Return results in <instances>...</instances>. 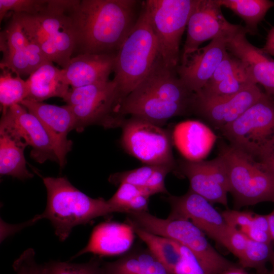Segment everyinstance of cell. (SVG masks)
<instances>
[{
    "label": "cell",
    "instance_id": "27",
    "mask_svg": "<svg viewBox=\"0 0 274 274\" xmlns=\"http://www.w3.org/2000/svg\"><path fill=\"white\" fill-rule=\"evenodd\" d=\"M29 93L26 99L43 102L50 97L64 98L68 92L69 85L65 81L61 69L48 61L32 73L26 80Z\"/></svg>",
    "mask_w": 274,
    "mask_h": 274
},
{
    "label": "cell",
    "instance_id": "8",
    "mask_svg": "<svg viewBox=\"0 0 274 274\" xmlns=\"http://www.w3.org/2000/svg\"><path fill=\"white\" fill-rule=\"evenodd\" d=\"M197 0H147L144 6L156 37L160 57L165 65L176 69L180 45Z\"/></svg>",
    "mask_w": 274,
    "mask_h": 274
},
{
    "label": "cell",
    "instance_id": "17",
    "mask_svg": "<svg viewBox=\"0 0 274 274\" xmlns=\"http://www.w3.org/2000/svg\"><path fill=\"white\" fill-rule=\"evenodd\" d=\"M20 105L37 117L47 129L56 148L58 163L63 167L66 154L72 146L67 134L75 128L76 120L71 107L68 105L58 106L28 99L22 100Z\"/></svg>",
    "mask_w": 274,
    "mask_h": 274
},
{
    "label": "cell",
    "instance_id": "35",
    "mask_svg": "<svg viewBox=\"0 0 274 274\" xmlns=\"http://www.w3.org/2000/svg\"><path fill=\"white\" fill-rule=\"evenodd\" d=\"M142 194L150 197L143 187L123 183L119 185L117 191L107 201L114 213L126 214L128 212V207L133 200Z\"/></svg>",
    "mask_w": 274,
    "mask_h": 274
},
{
    "label": "cell",
    "instance_id": "14",
    "mask_svg": "<svg viewBox=\"0 0 274 274\" xmlns=\"http://www.w3.org/2000/svg\"><path fill=\"white\" fill-rule=\"evenodd\" d=\"M219 0H197L187 23V33L182 59L196 51L206 41L220 35H229L242 26L229 22Z\"/></svg>",
    "mask_w": 274,
    "mask_h": 274
},
{
    "label": "cell",
    "instance_id": "36",
    "mask_svg": "<svg viewBox=\"0 0 274 274\" xmlns=\"http://www.w3.org/2000/svg\"><path fill=\"white\" fill-rule=\"evenodd\" d=\"M159 165L146 164L133 169L116 173L109 177V181L116 186L126 183L138 186H144Z\"/></svg>",
    "mask_w": 274,
    "mask_h": 274
},
{
    "label": "cell",
    "instance_id": "6",
    "mask_svg": "<svg viewBox=\"0 0 274 274\" xmlns=\"http://www.w3.org/2000/svg\"><path fill=\"white\" fill-rule=\"evenodd\" d=\"M219 155L225 163L229 192L236 208L274 202V176L260 161L230 145H222Z\"/></svg>",
    "mask_w": 274,
    "mask_h": 274
},
{
    "label": "cell",
    "instance_id": "7",
    "mask_svg": "<svg viewBox=\"0 0 274 274\" xmlns=\"http://www.w3.org/2000/svg\"><path fill=\"white\" fill-rule=\"evenodd\" d=\"M63 99L72 109L78 132L92 125L121 127L125 120L120 114L121 104L113 80L72 88Z\"/></svg>",
    "mask_w": 274,
    "mask_h": 274
},
{
    "label": "cell",
    "instance_id": "42",
    "mask_svg": "<svg viewBox=\"0 0 274 274\" xmlns=\"http://www.w3.org/2000/svg\"><path fill=\"white\" fill-rule=\"evenodd\" d=\"M13 267L16 274H29L26 259L24 253L14 262Z\"/></svg>",
    "mask_w": 274,
    "mask_h": 274
},
{
    "label": "cell",
    "instance_id": "38",
    "mask_svg": "<svg viewBox=\"0 0 274 274\" xmlns=\"http://www.w3.org/2000/svg\"><path fill=\"white\" fill-rule=\"evenodd\" d=\"M245 72L247 71L242 61L227 52L205 86L215 85L229 76Z\"/></svg>",
    "mask_w": 274,
    "mask_h": 274
},
{
    "label": "cell",
    "instance_id": "26",
    "mask_svg": "<svg viewBox=\"0 0 274 274\" xmlns=\"http://www.w3.org/2000/svg\"><path fill=\"white\" fill-rule=\"evenodd\" d=\"M102 274H171L147 246L135 245L116 260L102 261Z\"/></svg>",
    "mask_w": 274,
    "mask_h": 274
},
{
    "label": "cell",
    "instance_id": "33",
    "mask_svg": "<svg viewBox=\"0 0 274 274\" xmlns=\"http://www.w3.org/2000/svg\"><path fill=\"white\" fill-rule=\"evenodd\" d=\"M221 214L229 226L237 230L245 227H256L269 233L267 215L228 209L222 212Z\"/></svg>",
    "mask_w": 274,
    "mask_h": 274
},
{
    "label": "cell",
    "instance_id": "45",
    "mask_svg": "<svg viewBox=\"0 0 274 274\" xmlns=\"http://www.w3.org/2000/svg\"><path fill=\"white\" fill-rule=\"evenodd\" d=\"M269 225V233L272 242H274V209L267 215Z\"/></svg>",
    "mask_w": 274,
    "mask_h": 274
},
{
    "label": "cell",
    "instance_id": "32",
    "mask_svg": "<svg viewBox=\"0 0 274 274\" xmlns=\"http://www.w3.org/2000/svg\"><path fill=\"white\" fill-rule=\"evenodd\" d=\"M102 261L95 255L83 263L50 261L42 266L43 274H102Z\"/></svg>",
    "mask_w": 274,
    "mask_h": 274
},
{
    "label": "cell",
    "instance_id": "11",
    "mask_svg": "<svg viewBox=\"0 0 274 274\" xmlns=\"http://www.w3.org/2000/svg\"><path fill=\"white\" fill-rule=\"evenodd\" d=\"M0 131L19 138L30 146V157L37 162L43 163L49 160L58 163L56 148L47 129L21 105H15L2 112Z\"/></svg>",
    "mask_w": 274,
    "mask_h": 274
},
{
    "label": "cell",
    "instance_id": "1",
    "mask_svg": "<svg viewBox=\"0 0 274 274\" xmlns=\"http://www.w3.org/2000/svg\"><path fill=\"white\" fill-rule=\"evenodd\" d=\"M142 3L136 0H72L68 13L75 38L73 55L116 54L135 25Z\"/></svg>",
    "mask_w": 274,
    "mask_h": 274
},
{
    "label": "cell",
    "instance_id": "24",
    "mask_svg": "<svg viewBox=\"0 0 274 274\" xmlns=\"http://www.w3.org/2000/svg\"><path fill=\"white\" fill-rule=\"evenodd\" d=\"M214 132L203 123L190 120L176 125L172 141L185 159L198 161L209 154L216 140Z\"/></svg>",
    "mask_w": 274,
    "mask_h": 274
},
{
    "label": "cell",
    "instance_id": "41",
    "mask_svg": "<svg viewBox=\"0 0 274 274\" xmlns=\"http://www.w3.org/2000/svg\"><path fill=\"white\" fill-rule=\"evenodd\" d=\"M23 253L25 255L29 274H43L42 265H39L36 261L34 250L29 248Z\"/></svg>",
    "mask_w": 274,
    "mask_h": 274
},
{
    "label": "cell",
    "instance_id": "34",
    "mask_svg": "<svg viewBox=\"0 0 274 274\" xmlns=\"http://www.w3.org/2000/svg\"><path fill=\"white\" fill-rule=\"evenodd\" d=\"M271 244L256 242L248 238L245 252L239 260L243 267L263 269L273 253Z\"/></svg>",
    "mask_w": 274,
    "mask_h": 274
},
{
    "label": "cell",
    "instance_id": "29",
    "mask_svg": "<svg viewBox=\"0 0 274 274\" xmlns=\"http://www.w3.org/2000/svg\"><path fill=\"white\" fill-rule=\"evenodd\" d=\"M221 6L233 11L246 23L248 32L255 34L258 24L266 13L274 6V2L269 0H219Z\"/></svg>",
    "mask_w": 274,
    "mask_h": 274
},
{
    "label": "cell",
    "instance_id": "31",
    "mask_svg": "<svg viewBox=\"0 0 274 274\" xmlns=\"http://www.w3.org/2000/svg\"><path fill=\"white\" fill-rule=\"evenodd\" d=\"M254 84H256L245 72L229 76L215 85L205 86L195 94L204 97L225 96L237 93Z\"/></svg>",
    "mask_w": 274,
    "mask_h": 274
},
{
    "label": "cell",
    "instance_id": "28",
    "mask_svg": "<svg viewBox=\"0 0 274 274\" xmlns=\"http://www.w3.org/2000/svg\"><path fill=\"white\" fill-rule=\"evenodd\" d=\"M26 144L20 139L0 131V174L23 180L33 177L24 155Z\"/></svg>",
    "mask_w": 274,
    "mask_h": 274
},
{
    "label": "cell",
    "instance_id": "5",
    "mask_svg": "<svg viewBox=\"0 0 274 274\" xmlns=\"http://www.w3.org/2000/svg\"><path fill=\"white\" fill-rule=\"evenodd\" d=\"M126 215V223L130 225L174 240L188 248L207 274H219L233 265L213 248L204 232L190 221L159 218L148 212Z\"/></svg>",
    "mask_w": 274,
    "mask_h": 274
},
{
    "label": "cell",
    "instance_id": "25",
    "mask_svg": "<svg viewBox=\"0 0 274 274\" xmlns=\"http://www.w3.org/2000/svg\"><path fill=\"white\" fill-rule=\"evenodd\" d=\"M28 40L20 24L12 16L1 31L0 49L3 53L1 68H7L20 77L30 75L28 58Z\"/></svg>",
    "mask_w": 274,
    "mask_h": 274
},
{
    "label": "cell",
    "instance_id": "40",
    "mask_svg": "<svg viewBox=\"0 0 274 274\" xmlns=\"http://www.w3.org/2000/svg\"><path fill=\"white\" fill-rule=\"evenodd\" d=\"M248 238L240 231L229 226L224 247L236 257L239 260L242 258L246 248Z\"/></svg>",
    "mask_w": 274,
    "mask_h": 274
},
{
    "label": "cell",
    "instance_id": "20",
    "mask_svg": "<svg viewBox=\"0 0 274 274\" xmlns=\"http://www.w3.org/2000/svg\"><path fill=\"white\" fill-rule=\"evenodd\" d=\"M191 111L188 106L164 100L136 87L122 101L120 114L123 117L129 115L161 126L169 119Z\"/></svg>",
    "mask_w": 274,
    "mask_h": 274
},
{
    "label": "cell",
    "instance_id": "47",
    "mask_svg": "<svg viewBox=\"0 0 274 274\" xmlns=\"http://www.w3.org/2000/svg\"><path fill=\"white\" fill-rule=\"evenodd\" d=\"M270 260H271L272 265V270L271 274H274V252H273L272 254Z\"/></svg>",
    "mask_w": 274,
    "mask_h": 274
},
{
    "label": "cell",
    "instance_id": "23",
    "mask_svg": "<svg viewBox=\"0 0 274 274\" xmlns=\"http://www.w3.org/2000/svg\"><path fill=\"white\" fill-rule=\"evenodd\" d=\"M136 87L164 100L188 106L192 110L195 93L183 84L176 69L166 67L160 57Z\"/></svg>",
    "mask_w": 274,
    "mask_h": 274
},
{
    "label": "cell",
    "instance_id": "16",
    "mask_svg": "<svg viewBox=\"0 0 274 274\" xmlns=\"http://www.w3.org/2000/svg\"><path fill=\"white\" fill-rule=\"evenodd\" d=\"M229 35L222 34L214 38L207 46L182 59L176 67L180 79L192 92H199L212 77L227 52Z\"/></svg>",
    "mask_w": 274,
    "mask_h": 274
},
{
    "label": "cell",
    "instance_id": "21",
    "mask_svg": "<svg viewBox=\"0 0 274 274\" xmlns=\"http://www.w3.org/2000/svg\"><path fill=\"white\" fill-rule=\"evenodd\" d=\"M135 234L127 223L102 222L94 228L87 245L73 258L88 253L100 257L123 255L131 249Z\"/></svg>",
    "mask_w": 274,
    "mask_h": 274
},
{
    "label": "cell",
    "instance_id": "30",
    "mask_svg": "<svg viewBox=\"0 0 274 274\" xmlns=\"http://www.w3.org/2000/svg\"><path fill=\"white\" fill-rule=\"evenodd\" d=\"M10 70L1 68L0 75V103L2 113L27 98L28 85L19 75L14 76Z\"/></svg>",
    "mask_w": 274,
    "mask_h": 274
},
{
    "label": "cell",
    "instance_id": "44",
    "mask_svg": "<svg viewBox=\"0 0 274 274\" xmlns=\"http://www.w3.org/2000/svg\"><path fill=\"white\" fill-rule=\"evenodd\" d=\"M219 274H248L242 268L233 265L221 272Z\"/></svg>",
    "mask_w": 274,
    "mask_h": 274
},
{
    "label": "cell",
    "instance_id": "22",
    "mask_svg": "<svg viewBox=\"0 0 274 274\" xmlns=\"http://www.w3.org/2000/svg\"><path fill=\"white\" fill-rule=\"evenodd\" d=\"M116 55L81 54L75 56L61 69L64 79L72 88L108 81L114 72Z\"/></svg>",
    "mask_w": 274,
    "mask_h": 274
},
{
    "label": "cell",
    "instance_id": "9",
    "mask_svg": "<svg viewBox=\"0 0 274 274\" xmlns=\"http://www.w3.org/2000/svg\"><path fill=\"white\" fill-rule=\"evenodd\" d=\"M221 131L229 145L259 160L274 140V99L264 93Z\"/></svg>",
    "mask_w": 274,
    "mask_h": 274
},
{
    "label": "cell",
    "instance_id": "19",
    "mask_svg": "<svg viewBox=\"0 0 274 274\" xmlns=\"http://www.w3.org/2000/svg\"><path fill=\"white\" fill-rule=\"evenodd\" d=\"M132 226L135 233L171 274H207L194 254L185 246Z\"/></svg>",
    "mask_w": 274,
    "mask_h": 274
},
{
    "label": "cell",
    "instance_id": "12",
    "mask_svg": "<svg viewBox=\"0 0 274 274\" xmlns=\"http://www.w3.org/2000/svg\"><path fill=\"white\" fill-rule=\"evenodd\" d=\"M170 207L167 219L191 222L213 239L224 247L229 226L212 203L189 190L181 196L163 197Z\"/></svg>",
    "mask_w": 274,
    "mask_h": 274
},
{
    "label": "cell",
    "instance_id": "39",
    "mask_svg": "<svg viewBox=\"0 0 274 274\" xmlns=\"http://www.w3.org/2000/svg\"><path fill=\"white\" fill-rule=\"evenodd\" d=\"M176 167L166 164L159 165L146 184L143 187L151 196L157 193L168 194L165 187V179L166 175Z\"/></svg>",
    "mask_w": 274,
    "mask_h": 274
},
{
    "label": "cell",
    "instance_id": "4",
    "mask_svg": "<svg viewBox=\"0 0 274 274\" xmlns=\"http://www.w3.org/2000/svg\"><path fill=\"white\" fill-rule=\"evenodd\" d=\"M159 57L158 43L143 1L138 20L116 55L113 80L121 105Z\"/></svg>",
    "mask_w": 274,
    "mask_h": 274
},
{
    "label": "cell",
    "instance_id": "13",
    "mask_svg": "<svg viewBox=\"0 0 274 274\" xmlns=\"http://www.w3.org/2000/svg\"><path fill=\"white\" fill-rule=\"evenodd\" d=\"M178 165L179 173L188 179L190 190L211 203H220L227 208L228 175L221 156L208 161L181 159Z\"/></svg>",
    "mask_w": 274,
    "mask_h": 274
},
{
    "label": "cell",
    "instance_id": "3",
    "mask_svg": "<svg viewBox=\"0 0 274 274\" xmlns=\"http://www.w3.org/2000/svg\"><path fill=\"white\" fill-rule=\"evenodd\" d=\"M72 0H49L35 14H13L27 40L38 45L48 59L63 68L73 57L75 38L68 9Z\"/></svg>",
    "mask_w": 274,
    "mask_h": 274
},
{
    "label": "cell",
    "instance_id": "10",
    "mask_svg": "<svg viewBox=\"0 0 274 274\" xmlns=\"http://www.w3.org/2000/svg\"><path fill=\"white\" fill-rule=\"evenodd\" d=\"M121 144L131 156L146 164L176 167L172 151V139L161 126L130 116L123 125Z\"/></svg>",
    "mask_w": 274,
    "mask_h": 274
},
{
    "label": "cell",
    "instance_id": "15",
    "mask_svg": "<svg viewBox=\"0 0 274 274\" xmlns=\"http://www.w3.org/2000/svg\"><path fill=\"white\" fill-rule=\"evenodd\" d=\"M264 94L257 84L234 94L204 97L195 94L192 111L222 130L242 115Z\"/></svg>",
    "mask_w": 274,
    "mask_h": 274
},
{
    "label": "cell",
    "instance_id": "43",
    "mask_svg": "<svg viewBox=\"0 0 274 274\" xmlns=\"http://www.w3.org/2000/svg\"><path fill=\"white\" fill-rule=\"evenodd\" d=\"M262 50L268 55L274 56V27L269 30L266 42Z\"/></svg>",
    "mask_w": 274,
    "mask_h": 274
},
{
    "label": "cell",
    "instance_id": "37",
    "mask_svg": "<svg viewBox=\"0 0 274 274\" xmlns=\"http://www.w3.org/2000/svg\"><path fill=\"white\" fill-rule=\"evenodd\" d=\"M46 0H0V21L11 11L13 14H35L47 6Z\"/></svg>",
    "mask_w": 274,
    "mask_h": 274
},
{
    "label": "cell",
    "instance_id": "2",
    "mask_svg": "<svg viewBox=\"0 0 274 274\" xmlns=\"http://www.w3.org/2000/svg\"><path fill=\"white\" fill-rule=\"evenodd\" d=\"M43 181L47 193L46 207L31 220L33 223L42 219L49 220L61 241L68 237L74 227L114 213L107 200L89 197L65 177H43Z\"/></svg>",
    "mask_w": 274,
    "mask_h": 274
},
{
    "label": "cell",
    "instance_id": "18",
    "mask_svg": "<svg viewBox=\"0 0 274 274\" xmlns=\"http://www.w3.org/2000/svg\"><path fill=\"white\" fill-rule=\"evenodd\" d=\"M247 32L246 27L242 26L229 35L227 50L242 61L252 81L261 84L266 94L274 99V59L251 44L246 38Z\"/></svg>",
    "mask_w": 274,
    "mask_h": 274
},
{
    "label": "cell",
    "instance_id": "46",
    "mask_svg": "<svg viewBox=\"0 0 274 274\" xmlns=\"http://www.w3.org/2000/svg\"><path fill=\"white\" fill-rule=\"evenodd\" d=\"M274 150V140L272 141V142L269 144V145L267 147V148L266 149V150L264 151V152L267 150ZM263 152V153H264Z\"/></svg>",
    "mask_w": 274,
    "mask_h": 274
}]
</instances>
